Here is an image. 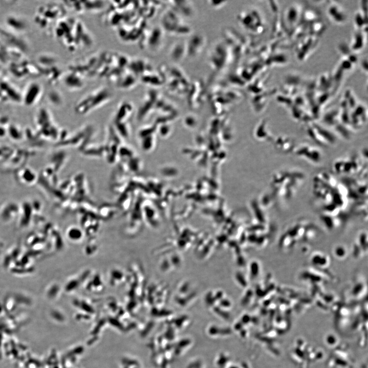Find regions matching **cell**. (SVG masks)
<instances>
[{
    "label": "cell",
    "mask_w": 368,
    "mask_h": 368,
    "mask_svg": "<svg viewBox=\"0 0 368 368\" xmlns=\"http://www.w3.org/2000/svg\"><path fill=\"white\" fill-rule=\"evenodd\" d=\"M205 40L201 35H195L186 43L187 55L195 57L201 53L205 45Z\"/></svg>",
    "instance_id": "2"
},
{
    "label": "cell",
    "mask_w": 368,
    "mask_h": 368,
    "mask_svg": "<svg viewBox=\"0 0 368 368\" xmlns=\"http://www.w3.org/2000/svg\"><path fill=\"white\" fill-rule=\"evenodd\" d=\"M276 148L281 152L287 153L293 149V142L291 139L282 136L277 139Z\"/></svg>",
    "instance_id": "4"
},
{
    "label": "cell",
    "mask_w": 368,
    "mask_h": 368,
    "mask_svg": "<svg viewBox=\"0 0 368 368\" xmlns=\"http://www.w3.org/2000/svg\"><path fill=\"white\" fill-rule=\"evenodd\" d=\"M161 24L162 29L172 35H187L191 32L190 28L181 16L172 9L166 11L163 14Z\"/></svg>",
    "instance_id": "1"
},
{
    "label": "cell",
    "mask_w": 368,
    "mask_h": 368,
    "mask_svg": "<svg viewBox=\"0 0 368 368\" xmlns=\"http://www.w3.org/2000/svg\"><path fill=\"white\" fill-rule=\"evenodd\" d=\"M175 3L176 4H173L172 10L180 16L184 15L185 17H189L194 14V9L190 2L181 1Z\"/></svg>",
    "instance_id": "3"
}]
</instances>
